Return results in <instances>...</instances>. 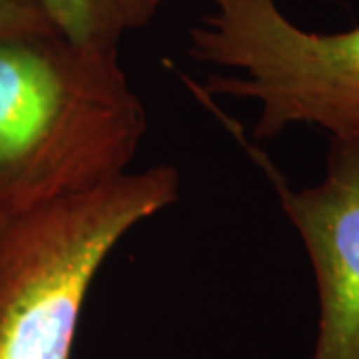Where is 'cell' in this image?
Returning <instances> with one entry per match:
<instances>
[{
  "instance_id": "6da1fadb",
  "label": "cell",
  "mask_w": 359,
  "mask_h": 359,
  "mask_svg": "<svg viewBox=\"0 0 359 359\" xmlns=\"http://www.w3.org/2000/svg\"><path fill=\"white\" fill-rule=\"evenodd\" d=\"M146 128L120 50L58 30L0 39V212L122 176Z\"/></svg>"
},
{
  "instance_id": "7a4b0ae2",
  "label": "cell",
  "mask_w": 359,
  "mask_h": 359,
  "mask_svg": "<svg viewBox=\"0 0 359 359\" xmlns=\"http://www.w3.org/2000/svg\"><path fill=\"white\" fill-rule=\"evenodd\" d=\"M178 196V170L160 164L0 212V359H70L84 299L106 257Z\"/></svg>"
},
{
  "instance_id": "3957f363",
  "label": "cell",
  "mask_w": 359,
  "mask_h": 359,
  "mask_svg": "<svg viewBox=\"0 0 359 359\" xmlns=\"http://www.w3.org/2000/svg\"><path fill=\"white\" fill-rule=\"evenodd\" d=\"M205 2L212 13L192 26L188 54L230 70L210 78L205 94L259 104L254 138L269 140L292 124L359 136V26L318 34L294 25L276 0Z\"/></svg>"
},
{
  "instance_id": "277c9868",
  "label": "cell",
  "mask_w": 359,
  "mask_h": 359,
  "mask_svg": "<svg viewBox=\"0 0 359 359\" xmlns=\"http://www.w3.org/2000/svg\"><path fill=\"white\" fill-rule=\"evenodd\" d=\"M266 166L318 282L320 332L311 359H359V136L332 138L323 178L304 190H292Z\"/></svg>"
},
{
  "instance_id": "5b68a950",
  "label": "cell",
  "mask_w": 359,
  "mask_h": 359,
  "mask_svg": "<svg viewBox=\"0 0 359 359\" xmlns=\"http://www.w3.org/2000/svg\"><path fill=\"white\" fill-rule=\"evenodd\" d=\"M40 4L68 40L120 50L122 39L150 25L164 0H40Z\"/></svg>"
},
{
  "instance_id": "8992f818",
  "label": "cell",
  "mask_w": 359,
  "mask_h": 359,
  "mask_svg": "<svg viewBox=\"0 0 359 359\" xmlns=\"http://www.w3.org/2000/svg\"><path fill=\"white\" fill-rule=\"evenodd\" d=\"M56 30L58 28L40 0H0V39L46 34Z\"/></svg>"
}]
</instances>
